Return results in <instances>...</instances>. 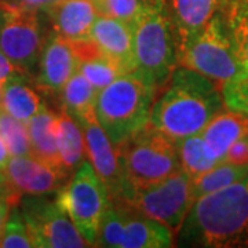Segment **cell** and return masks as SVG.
Listing matches in <instances>:
<instances>
[{
    "instance_id": "obj_1",
    "label": "cell",
    "mask_w": 248,
    "mask_h": 248,
    "mask_svg": "<svg viewBox=\"0 0 248 248\" xmlns=\"http://www.w3.org/2000/svg\"><path fill=\"white\" fill-rule=\"evenodd\" d=\"M177 233L179 247H248V175L197 199Z\"/></svg>"
},
{
    "instance_id": "obj_2",
    "label": "cell",
    "mask_w": 248,
    "mask_h": 248,
    "mask_svg": "<svg viewBox=\"0 0 248 248\" xmlns=\"http://www.w3.org/2000/svg\"><path fill=\"white\" fill-rule=\"evenodd\" d=\"M223 105L218 84L179 66L172 72L166 91L153 104L149 123L172 141H178L202 133Z\"/></svg>"
},
{
    "instance_id": "obj_3",
    "label": "cell",
    "mask_w": 248,
    "mask_h": 248,
    "mask_svg": "<svg viewBox=\"0 0 248 248\" xmlns=\"http://www.w3.org/2000/svg\"><path fill=\"white\" fill-rule=\"evenodd\" d=\"M135 71L159 90L178 66L177 45L167 0H142L133 22Z\"/></svg>"
},
{
    "instance_id": "obj_4",
    "label": "cell",
    "mask_w": 248,
    "mask_h": 248,
    "mask_svg": "<svg viewBox=\"0 0 248 248\" xmlns=\"http://www.w3.org/2000/svg\"><path fill=\"white\" fill-rule=\"evenodd\" d=\"M156 89L140 72L120 75L98 93L95 116L117 146L149 123Z\"/></svg>"
},
{
    "instance_id": "obj_5",
    "label": "cell",
    "mask_w": 248,
    "mask_h": 248,
    "mask_svg": "<svg viewBox=\"0 0 248 248\" xmlns=\"http://www.w3.org/2000/svg\"><path fill=\"white\" fill-rule=\"evenodd\" d=\"M116 151L124 177L123 190L157 184L181 170L175 141L151 123L117 145Z\"/></svg>"
},
{
    "instance_id": "obj_6",
    "label": "cell",
    "mask_w": 248,
    "mask_h": 248,
    "mask_svg": "<svg viewBox=\"0 0 248 248\" xmlns=\"http://www.w3.org/2000/svg\"><path fill=\"white\" fill-rule=\"evenodd\" d=\"M112 203L160 222L172 233H177L195 203L192 178L181 169L157 184L125 187L120 197Z\"/></svg>"
},
{
    "instance_id": "obj_7",
    "label": "cell",
    "mask_w": 248,
    "mask_h": 248,
    "mask_svg": "<svg viewBox=\"0 0 248 248\" xmlns=\"http://www.w3.org/2000/svg\"><path fill=\"white\" fill-rule=\"evenodd\" d=\"M55 202L90 246H95L110 199L104 182L89 161L84 160L71 181L57 190Z\"/></svg>"
},
{
    "instance_id": "obj_8",
    "label": "cell",
    "mask_w": 248,
    "mask_h": 248,
    "mask_svg": "<svg viewBox=\"0 0 248 248\" xmlns=\"http://www.w3.org/2000/svg\"><path fill=\"white\" fill-rule=\"evenodd\" d=\"M178 66L197 72L219 84V87L240 76L236 51L219 13L205 24L199 35L178 55Z\"/></svg>"
},
{
    "instance_id": "obj_9",
    "label": "cell",
    "mask_w": 248,
    "mask_h": 248,
    "mask_svg": "<svg viewBox=\"0 0 248 248\" xmlns=\"http://www.w3.org/2000/svg\"><path fill=\"white\" fill-rule=\"evenodd\" d=\"M21 214L25 219L35 247H90L83 234L55 200L50 202L43 195L28 196L22 200Z\"/></svg>"
},
{
    "instance_id": "obj_10",
    "label": "cell",
    "mask_w": 248,
    "mask_h": 248,
    "mask_svg": "<svg viewBox=\"0 0 248 248\" xmlns=\"http://www.w3.org/2000/svg\"><path fill=\"white\" fill-rule=\"evenodd\" d=\"M45 46L43 29L36 11L0 7V50L11 63L31 73Z\"/></svg>"
},
{
    "instance_id": "obj_11",
    "label": "cell",
    "mask_w": 248,
    "mask_h": 248,
    "mask_svg": "<svg viewBox=\"0 0 248 248\" xmlns=\"http://www.w3.org/2000/svg\"><path fill=\"white\" fill-rule=\"evenodd\" d=\"M1 174L4 185L18 202L22 196H46L58 190L69 175L33 156H10Z\"/></svg>"
},
{
    "instance_id": "obj_12",
    "label": "cell",
    "mask_w": 248,
    "mask_h": 248,
    "mask_svg": "<svg viewBox=\"0 0 248 248\" xmlns=\"http://www.w3.org/2000/svg\"><path fill=\"white\" fill-rule=\"evenodd\" d=\"M78 123L84 131L86 152L91 160V166L107 187L110 202H115L120 197L124 187V177L116 146L99 125L97 119Z\"/></svg>"
},
{
    "instance_id": "obj_13",
    "label": "cell",
    "mask_w": 248,
    "mask_h": 248,
    "mask_svg": "<svg viewBox=\"0 0 248 248\" xmlns=\"http://www.w3.org/2000/svg\"><path fill=\"white\" fill-rule=\"evenodd\" d=\"M79 58L71 42L60 35L47 39L39 58L36 84L46 93H60L79 69Z\"/></svg>"
},
{
    "instance_id": "obj_14",
    "label": "cell",
    "mask_w": 248,
    "mask_h": 248,
    "mask_svg": "<svg viewBox=\"0 0 248 248\" xmlns=\"http://www.w3.org/2000/svg\"><path fill=\"white\" fill-rule=\"evenodd\" d=\"M222 1L223 0H167L178 55L219 11Z\"/></svg>"
},
{
    "instance_id": "obj_15",
    "label": "cell",
    "mask_w": 248,
    "mask_h": 248,
    "mask_svg": "<svg viewBox=\"0 0 248 248\" xmlns=\"http://www.w3.org/2000/svg\"><path fill=\"white\" fill-rule=\"evenodd\" d=\"M90 37L99 47L101 53L120 66L123 73L135 71L131 25L116 18L98 16Z\"/></svg>"
},
{
    "instance_id": "obj_16",
    "label": "cell",
    "mask_w": 248,
    "mask_h": 248,
    "mask_svg": "<svg viewBox=\"0 0 248 248\" xmlns=\"http://www.w3.org/2000/svg\"><path fill=\"white\" fill-rule=\"evenodd\" d=\"M47 14L55 33L66 40L90 37L91 28L99 16L94 0H61Z\"/></svg>"
},
{
    "instance_id": "obj_17",
    "label": "cell",
    "mask_w": 248,
    "mask_h": 248,
    "mask_svg": "<svg viewBox=\"0 0 248 248\" xmlns=\"http://www.w3.org/2000/svg\"><path fill=\"white\" fill-rule=\"evenodd\" d=\"M207 153L217 161H223L232 145L248 135V116L237 110L218 112L202 131Z\"/></svg>"
},
{
    "instance_id": "obj_18",
    "label": "cell",
    "mask_w": 248,
    "mask_h": 248,
    "mask_svg": "<svg viewBox=\"0 0 248 248\" xmlns=\"http://www.w3.org/2000/svg\"><path fill=\"white\" fill-rule=\"evenodd\" d=\"M120 207V205H119ZM124 229L120 248H167L174 244L172 232L160 222L120 207Z\"/></svg>"
},
{
    "instance_id": "obj_19",
    "label": "cell",
    "mask_w": 248,
    "mask_h": 248,
    "mask_svg": "<svg viewBox=\"0 0 248 248\" xmlns=\"http://www.w3.org/2000/svg\"><path fill=\"white\" fill-rule=\"evenodd\" d=\"M27 127L32 156L54 169L65 171L60 160L57 145V115L48 110L46 105H42L39 112L29 120Z\"/></svg>"
},
{
    "instance_id": "obj_20",
    "label": "cell",
    "mask_w": 248,
    "mask_h": 248,
    "mask_svg": "<svg viewBox=\"0 0 248 248\" xmlns=\"http://www.w3.org/2000/svg\"><path fill=\"white\" fill-rule=\"evenodd\" d=\"M218 13L234 47L240 76H248V0H223Z\"/></svg>"
},
{
    "instance_id": "obj_21",
    "label": "cell",
    "mask_w": 248,
    "mask_h": 248,
    "mask_svg": "<svg viewBox=\"0 0 248 248\" xmlns=\"http://www.w3.org/2000/svg\"><path fill=\"white\" fill-rule=\"evenodd\" d=\"M57 145L63 170L71 174L84 161L86 142L78 120L63 108L57 115Z\"/></svg>"
},
{
    "instance_id": "obj_22",
    "label": "cell",
    "mask_w": 248,
    "mask_h": 248,
    "mask_svg": "<svg viewBox=\"0 0 248 248\" xmlns=\"http://www.w3.org/2000/svg\"><path fill=\"white\" fill-rule=\"evenodd\" d=\"M27 75H18L1 86V108L17 120L28 124L42 108L35 90L25 81Z\"/></svg>"
},
{
    "instance_id": "obj_23",
    "label": "cell",
    "mask_w": 248,
    "mask_h": 248,
    "mask_svg": "<svg viewBox=\"0 0 248 248\" xmlns=\"http://www.w3.org/2000/svg\"><path fill=\"white\" fill-rule=\"evenodd\" d=\"M62 108L78 122L97 119L95 104L98 91L79 71L76 72L60 91Z\"/></svg>"
},
{
    "instance_id": "obj_24",
    "label": "cell",
    "mask_w": 248,
    "mask_h": 248,
    "mask_svg": "<svg viewBox=\"0 0 248 248\" xmlns=\"http://www.w3.org/2000/svg\"><path fill=\"white\" fill-rule=\"evenodd\" d=\"M248 175V166L232 164L223 160L215 167L205 171L199 177L192 178V192L195 202L205 195H210L219 189L237 182Z\"/></svg>"
},
{
    "instance_id": "obj_25",
    "label": "cell",
    "mask_w": 248,
    "mask_h": 248,
    "mask_svg": "<svg viewBox=\"0 0 248 248\" xmlns=\"http://www.w3.org/2000/svg\"><path fill=\"white\" fill-rule=\"evenodd\" d=\"M178 159L181 169L189 174L190 178H196L205 171L215 167L219 161L214 160L204 146L202 134L190 135L175 141Z\"/></svg>"
},
{
    "instance_id": "obj_26",
    "label": "cell",
    "mask_w": 248,
    "mask_h": 248,
    "mask_svg": "<svg viewBox=\"0 0 248 248\" xmlns=\"http://www.w3.org/2000/svg\"><path fill=\"white\" fill-rule=\"evenodd\" d=\"M0 135L10 156H32L27 124L13 117L3 108H0Z\"/></svg>"
},
{
    "instance_id": "obj_27",
    "label": "cell",
    "mask_w": 248,
    "mask_h": 248,
    "mask_svg": "<svg viewBox=\"0 0 248 248\" xmlns=\"http://www.w3.org/2000/svg\"><path fill=\"white\" fill-rule=\"evenodd\" d=\"M78 71L89 80L90 84L97 90L98 93L108 87L120 75H123L120 66L116 65L113 61H110L105 55L80 62Z\"/></svg>"
},
{
    "instance_id": "obj_28",
    "label": "cell",
    "mask_w": 248,
    "mask_h": 248,
    "mask_svg": "<svg viewBox=\"0 0 248 248\" xmlns=\"http://www.w3.org/2000/svg\"><path fill=\"white\" fill-rule=\"evenodd\" d=\"M1 248H32L35 247L32 237L29 234L25 219L17 205L10 210L9 218L6 222L3 234L0 237Z\"/></svg>"
},
{
    "instance_id": "obj_29",
    "label": "cell",
    "mask_w": 248,
    "mask_h": 248,
    "mask_svg": "<svg viewBox=\"0 0 248 248\" xmlns=\"http://www.w3.org/2000/svg\"><path fill=\"white\" fill-rule=\"evenodd\" d=\"M124 229L123 210L110 202L107 213L102 218L95 247L120 248Z\"/></svg>"
},
{
    "instance_id": "obj_30",
    "label": "cell",
    "mask_w": 248,
    "mask_h": 248,
    "mask_svg": "<svg viewBox=\"0 0 248 248\" xmlns=\"http://www.w3.org/2000/svg\"><path fill=\"white\" fill-rule=\"evenodd\" d=\"M142 0H97L98 14L104 17L120 19L128 25H133L140 13Z\"/></svg>"
},
{
    "instance_id": "obj_31",
    "label": "cell",
    "mask_w": 248,
    "mask_h": 248,
    "mask_svg": "<svg viewBox=\"0 0 248 248\" xmlns=\"http://www.w3.org/2000/svg\"><path fill=\"white\" fill-rule=\"evenodd\" d=\"M221 93L226 107L248 116V76H240L223 83Z\"/></svg>"
},
{
    "instance_id": "obj_32",
    "label": "cell",
    "mask_w": 248,
    "mask_h": 248,
    "mask_svg": "<svg viewBox=\"0 0 248 248\" xmlns=\"http://www.w3.org/2000/svg\"><path fill=\"white\" fill-rule=\"evenodd\" d=\"M61 0H0V7L16 10H27V11H45L47 13L58 4Z\"/></svg>"
},
{
    "instance_id": "obj_33",
    "label": "cell",
    "mask_w": 248,
    "mask_h": 248,
    "mask_svg": "<svg viewBox=\"0 0 248 248\" xmlns=\"http://www.w3.org/2000/svg\"><path fill=\"white\" fill-rule=\"evenodd\" d=\"M225 160L232 164L248 166V135L236 141L226 153Z\"/></svg>"
},
{
    "instance_id": "obj_34",
    "label": "cell",
    "mask_w": 248,
    "mask_h": 248,
    "mask_svg": "<svg viewBox=\"0 0 248 248\" xmlns=\"http://www.w3.org/2000/svg\"><path fill=\"white\" fill-rule=\"evenodd\" d=\"M18 75H25V73L17 69L0 50V86H3L7 80L14 78V76H18Z\"/></svg>"
},
{
    "instance_id": "obj_35",
    "label": "cell",
    "mask_w": 248,
    "mask_h": 248,
    "mask_svg": "<svg viewBox=\"0 0 248 248\" xmlns=\"http://www.w3.org/2000/svg\"><path fill=\"white\" fill-rule=\"evenodd\" d=\"M13 205H17L16 203H13L9 199H1L0 200V237L3 234V231H4V226H6V222H7V218H9L10 210Z\"/></svg>"
},
{
    "instance_id": "obj_36",
    "label": "cell",
    "mask_w": 248,
    "mask_h": 248,
    "mask_svg": "<svg viewBox=\"0 0 248 248\" xmlns=\"http://www.w3.org/2000/svg\"><path fill=\"white\" fill-rule=\"evenodd\" d=\"M10 159V153L9 149H7V146H6V142L4 140L1 138V135H0V172H3V170L6 167V164H7V161Z\"/></svg>"
},
{
    "instance_id": "obj_37",
    "label": "cell",
    "mask_w": 248,
    "mask_h": 248,
    "mask_svg": "<svg viewBox=\"0 0 248 248\" xmlns=\"http://www.w3.org/2000/svg\"><path fill=\"white\" fill-rule=\"evenodd\" d=\"M1 199H9V200H11L13 203H18L17 199H14L13 196H11V193L9 192V189L6 187V185L4 184H0V200Z\"/></svg>"
},
{
    "instance_id": "obj_38",
    "label": "cell",
    "mask_w": 248,
    "mask_h": 248,
    "mask_svg": "<svg viewBox=\"0 0 248 248\" xmlns=\"http://www.w3.org/2000/svg\"><path fill=\"white\" fill-rule=\"evenodd\" d=\"M0 184H4V179H3V174L0 172Z\"/></svg>"
},
{
    "instance_id": "obj_39",
    "label": "cell",
    "mask_w": 248,
    "mask_h": 248,
    "mask_svg": "<svg viewBox=\"0 0 248 248\" xmlns=\"http://www.w3.org/2000/svg\"><path fill=\"white\" fill-rule=\"evenodd\" d=\"M0 108H1V86H0Z\"/></svg>"
},
{
    "instance_id": "obj_40",
    "label": "cell",
    "mask_w": 248,
    "mask_h": 248,
    "mask_svg": "<svg viewBox=\"0 0 248 248\" xmlns=\"http://www.w3.org/2000/svg\"><path fill=\"white\" fill-rule=\"evenodd\" d=\"M94 1H97V0H94Z\"/></svg>"
}]
</instances>
